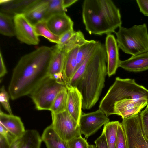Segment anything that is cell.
Returning <instances> with one entry per match:
<instances>
[{"instance_id":"cell-1","label":"cell","mask_w":148,"mask_h":148,"mask_svg":"<svg viewBox=\"0 0 148 148\" xmlns=\"http://www.w3.org/2000/svg\"><path fill=\"white\" fill-rule=\"evenodd\" d=\"M53 48L41 46L21 57L13 71L8 87L13 100L30 94L48 75Z\"/></svg>"},{"instance_id":"cell-10","label":"cell","mask_w":148,"mask_h":148,"mask_svg":"<svg viewBox=\"0 0 148 148\" xmlns=\"http://www.w3.org/2000/svg\"><path fill=\"white\" fill-rule=\"evenodd\" d=\"M16 35L20 42L29 45H36L40 40L34 25L25 18L23 14L14 16Z\"/></svg>"},{"instance_id":"cell-12","label":"cell","mask_w":148,"mask_h":148,"mask_svg":"<svg viewBox=\"0 0 148 148\" xmlns=\"http://www.w3.org/2000/svg\"><path fill=\"white\" fill-rule=\"evenodd\" d=\"M105 47L107 58V73L109 77L115 74L119 67V47L114 36L107 35L105 40Z\"/></svg>"},{"instance_id":"cell-5","label":"cell","mask_w":148,"mask_h":148,"mask_svg":"<svg viewBox=\"0 0 148 148\" xmlns=\"http://www.w3.org/2000/svg\"><path fill=\"white\" fill-rule=\"evenodd\" d=\"M119 48L132 56L148 52V32L147 25H134L127 28L121 26L115 32Z\"/></svg>"},{"instance_id":"cell-28","label":"cell","mask_w":148,"mask_h":148,"mask_svg":"<svg viewBox=\"0 0 148 148\" xmlns=\"http://www.w3.org/2000/svg\"><path fill=\"white\" fill-rule=\"evenodd\" d=\"M99 41L93 40L79 47L77 56V69L84 62Z\"/></svg>"},{"instance_id":"cell-2","label":"cell","mask_w":148,"mask_h":148,"mask_svg":"<svg viewBox=\"0 0 148 148\" xmlns=\"http://www.w3.org/2000/svg\"><path fill=\"white\" fill-rule=\"evenodd\" d=\"M105 45L99 42L93 50L85 71L75 87L81 93L82 109H90L98 100L107 73Z\"/></svg>"},{"instance_id":"cell-40","label":"cell","mask_w":148,"mask_h":148,"mask_svg":"<svg viewBox=\"0 0 148 148\" xmlns=\"http://www.w3.org/2000/svg\"><path fill=\"white\" fill-rule=\"evenodd\" d=\"M78 1V0H63V7L66 9L67 8L70 6Z\"/></svg>"},{"instance_id":"cell-14","label":"cell","mask_w":148,"mask_h":148,"mask_svg":"<svg viewBox=\"0 0 148 148\" xmlns=\"http://www.w3.org/2000/svg\"><path fill=\"white\" fill-rule=\"evenodd\" d=\"M66 87L68 93L66 110L79 126L80 119L82 112V95L76 87L68 85Z\"/></svg>"},{"instance_id":"cell-39","label":"cell","mask_w":148,"mask_h":148,"mask_svg":"<svg viewBox=\"0 0 148 148\" xmlns=\"http://www.w3.org/2000/svg\"><path fill=\"white\" fill-rule=\"evenodd\" d=\"M0 148H10V145L5 138L0 134Z\"/></svg>"},{"instance_id":"cell-16","label":"cell","mask_w":148,"mask_h":148,"mask_svg":"<svg viewBox=\"0 0 148 148\" xmlns=\"http://www.w3.org/2000/svg\"><path fill=\"white\" fill-rule=\"evenodd\" d=\"M119 67L127 71L139 72L148 69V52L135 56L123 61L120 60Z\"/></svg>"},{"instance_id":"cell-22","label":"cell","mask_w":148,"mask_h":148,"mask_svg":"<svg viewBox=\"0 0 148 148\" xmlns=\"http://www.w3.org/2000/svg\"><path fill=\"white\" fill-rule=\"evenodd\" d=\"M20 140V148H40L42 141L38 132L34 130H26Z\"/></svg>"},{"instance_id":"cell-25","label":"cell","mask_w":148,"mask_h":148,"mask_svg":"<svg viewBox=\"0 0 148 148\" xmlns=\"http://www.w3.org/2000/svg\"><path fill=\"white\" fill-rule=\"evenodd\" d=\"M68 99L67 89L65 87L58 94L51 106V113L56 114L66 110Z\"/></svg>"},{"instance_id":"cell-13","label":"cell","mask_w":148,"mask_h":148,"mask_svg":"<svg viewBox=\"0 0 148 148\" xmlns=\"http://www.w3.org/2000/svg\"><path fill=\"white\" fill-rule=\"evenodd\" d=\"M46 21L49 30L57 36H60L66 32L74 30L73 22L66 12L54 14Z\"/></svg>"},{"instance_id":"cell-30","label":"cell","mask_w":148,"mask_h":148,"mask_svg":"<svg viewBox=\"0 0 148 148\" xmlns=\"http://www.w3.org/2000/svg\"><path fill=\"white\" fill-rule=\"evenodd\" d=\"M95 48L84 62L78 67L74 73L70 81V85H71L75 87L78 82L82 76L85 71L88 62Z\"/></svg>"},{"instance_id":"cell-37","label":"cell","mask_w":148,"mask_h":148,"mask_svg":"<svg viewBox=\"0 0 148 148\" xmlns=\"http://www.w3.org/2000/svg\"><path fill=\"white\" fill-rule=\"evenodd\" d=\"M140 12L148 16V0H136Z\"/></svg>"},{"instance_id":"cell-24","label":"cell","mask_w":148,"mask_h":148,"mask_svg":"<svg viewBox=\"0 0 148 148\" xmlns=\"http://www.w3.org/2000/svg\"><path fill=\"white\" fill-rule=\"evenodd\" d=\"M118 121H109L104 125V132L108 148H115L116 142Z\"/></svg>"},{"instance_id":"cell-32","label":"cell","mask_w":148,"mask_h":148,"mask_svg":"<svg viewBox=\"0 0 148 148\" xmlns=\"http://www.w3.org/2000/svg\"><path fill=\"white\" fill-rule=\"evenodd\" d=\"M0 101L2 106L10 114H13L9 102V95L3 86L0 88Z\"/></svg>"},{"instance_id":"cell-21","label":"cell","mask_w":148,"mask_h":148,"mask_svg":"<svg viewBox=\"0 0 148 148\" xmlns=\"http://www.w3.org/2000/svg\"><path fill=\"white\" fill-rule=\"evenodd\" d=\"M53 52L50 60L48 69V75L52 76L63 73L64 60L66 52L58 50L53 47Z\"/></svg>"},{"instance_id":"cell-20","label":"cell","mask_w":148,"mask_h":148,"mask_svg":"<svg viewBox=\"0 0 148 148\" xmlns=\"http://www.w3.org/2000/svg\"><path fill=\"white\" fill-rule=\"evenodd\" d=\"M41 137L47 148H69L67 142L57 135L51 125L45 129Z\"/></svg>"},{"instance_id":"cell-11","label":"cell","mask_w":148,"mask_h":148,"mask_svg":"<svg viewBox=\"0 0 148 148\" xmlns=\"http://www.w3.org/2000/svg\"><path fill=\"white\" fill-rule=\"evenodd\" d=\"M148 103V100L144 98L120 101L114 105V114L121 116L122 119L127 118L140 113Z\"/></svg>"},{"instance_id":"cell-42","label":"cell","mask_w":148,"mask_h":148,"mask_svg":"<svg viewBox=\"0 0 148 148\" xmlns=\"http://www.w3.org/2000/svg\"><path fill=\"white\" fill-rule=\"evenodd\" d=\"M88 148H97L95 145H89Z\"/></svg>"},{"instance_id":"cell-15","label":"cell","mask_w":148,"mask_h":148,"mask_svg":"<svg viewBox=\"0 0 148 148\" xmlns=\"http://www.w3.org/2000/svg\"><path fill=\"white\" fill-rule=\"evenodd\" d=\"M37 0H1L0 12L14 16L23 14Z\"/></svg>"},{"instance_id":"cell-9","label":"cell","mask_w":148,"mask_h":148,"mask_svg":"<svg viewBox=\"0 0 148 148\" xmlns=\"http://www.w3.org/2000/svg\"><path fill=\"white\" fill-rule=\"evenodd\" d=\"M109 119L100 109L87 113L82 112L79 123L81 134L88 138L109 122Z\"/></svg>"},{"instance_id":"cell-43","label":"cell","mask_w":148,"mask_h":148,"mask_svg":"<svg viewBox=\"0 0 148 148\" xmlns=\"http://www.w3.org/2000/svg\"><path fill=\"white\" fill-rule=\"evenodd\" d=\"M146 108H147L148 109V103L147 104V106L146 107Z\"/></svg>"},{"instance_id":"cell-38","label":"cell","mask_w":148,"mask_h":148,"mask_svg":"<svg viewBox=\"0 0 148 148\" xmlns=\"http://www.w3.org/2000/svg\"><path fill=\"white\" fill-rule=\"evenodd\" d=\"M7 73V69L4 62L1 51L0 52V77H3Z\"/></svg>"},{"instance_id":"cell-6","label":"cell","mask_w":148,"mask_h":148,"mask_svg":"<svg viewBox=\"0 0 148 148\" xmlns=\"http://www.w3.org/2000/svg\"><path fill=\"white\" fill-rule=\"evenodd\" d=\"M65 87L63 81L48 75L30 95L37 109L50 110L56 97Z\"/></svg>"},{"instance_id":"cell-35","label":"cell","mask_w":148,"mask_h":148,"mask_svg":"<svg viewBox=\"0 0 148 148\" xmlns=\"http://www.w3.org/2000/svg\"><path fill=\"white\" fill-rule=\"evenodd\" d=\"M0 135H2L10 145L16 139V138L0 123Z\"/></svg>"},{"instance_id":"cell-7","label":"cell","mask_w":148,"mask_h":148,"mask_svg":"<svg viewBox=\"0 0 148 148\" xmlns=\"http://www.w3.org/2000/svg\"><path fill=\"white\" fill-rule=\"evenodd\" d=\"M121 123L127 148H148V140L142 130L140 113L123 119Z\"/></svg>"},{"instance_id":"cell-29","label":"cell","mask_w":148,"mask_h":148,"mask_svg":"<svg viewBox=\"0 0 148 148\" xmlns=\"http://www.w3.org/2000/svg\"><path fill=\"white\" fill-rule=\"evenodd\" d=\"M65 10L63 6V0H49L45 20H46L54 14L65 12Z\"/></svg>"},{"instance_id":"cell-8","label":"cell","mask_w":148,"mask_h":148,"mask_svg":"<svg viewBox=\"0 0 148 148\" xmlns=\"http://www.w3.org/2000/svg\"><path fill=\"white\" fill-rule=\"evenodd\" d=\"M51 114V125L56 133L63 140L68 142L75 137L81 136L79 126L66 110Z\"/></svg>"},{"instance_id":"cell-27","label":"cell","mask_w":148,"mask_h":148,"mask_svg":"<svg viewBox=\"0 0 148 148\" xmlns=\"http://www.w3.org/2000/svg\"><path fill=\"white\" fill-rule=\"evenodd\" d=\"M37 35L42 36L51 42L57 44L59 41L60 36L53 33L47 26L46 21L42 20L34 25Z\"/></svg>"},{"instance_id":"cell-34","label":"cell","mask_w":148,"mask_h":148,"mask_svg":"<svg viewBox=\"0 0 148 148\" xmlns=\"http://www.w3.org/2000/svg\"><path fill=\"white\" fill-rule=\"evenodd\" d=\"M141 125L144 134L148 140V110L146 108L140 112Z\"/></svg>"},{"instance_id":"cell-17","label":"cell","mask_w":148,"mask_h":148,"mask_svg":"<svg viewBox=\"0 0 148 148\" xmlns=\"http://www.w3.org/2000/svg\"><path fill=\"white\" fill-rule=\"evenodd\" d=\"M0 123L13 134L17 138H20L25 130L21 118L13 114H6L0 110Z\"/></svg>"},{"instance_id":"cell-4","label":"cell","mask_w":148,"mask_h":148,"mask_svg":"<svg viewBox=\"0 0 148 148\" xmlns=\"http://www.w3.org/2000/svg\"><path fill=\"white\" fill-rule=\"evenodd\" d=\"M142 98L148 100V90L136 83L134 79L117 77L100 102L99 109L108 117L114 114L116 102L125 99Z\"/></svg>"},{"instance_id":"cell-26","label":"cell","mask_w":148,"mask_h":148,"mask_svg":"<svg viewBox=\"0 0 148 148\" xmlns=\"http://www.w3.org/2000/svg\"><path fill=\"white\" fill-rule=\"evenodd\" d=\"M90 40L85 38L83 34L80 30L74 31L61 50L67 52L76 47H81L89 42Z\"/></svg>"},{"instance_id":"cell-23","label":"cell","mask_w":148,"mask_h":148,"mask_svg":"<svg viewBox=\"0 0 148 148\" xmlns=\"http://www.w3.org/2000/svg\"><path fill=\"white\" fill-rule=\"evenodd\" d=\"M0 33L2 35L8 36H15L13 16L0 12Z\"/></svg>"},{"instance_id":"cell-31","label":"cell","mask_w":148,"mask_h":148,"mask_svg":"<svg viewBox=\"0 0 148 148\" xmlns=\"http://www.w3.org/2000/svg\"><path fill=\"white\" fill-rule=\"evenodd\" d=\"M67 143L69 148H88L89 145L82 136L74 138Z\"/></svg>"},{"instance_id":"cell-19","label":"cell","mask_w":148,"mask_h":148,"mask_svg":"<svg viewBox=\"0 0 148 148\" xmlns=\"http://www.w3.org/2000/svg\"><path fill=\"white\" fill-rule=\"evenodd\" d=\"M79 47L66 52L63 71V81L65 86L70 85V80L77 69V56Z\"/></svg>"},{"instance_id":"cell-18","label":"cell","mask_w":148,"mask_h":148,"mask_svg":"<svg viewBox=\"0 0 148 148\" xmlns=\"http://www.w3.org/2000/svg\"><path fill=\"white\" fill-rule=\"evenodd\" d=\"M49 0H37L23 14L33 25L45 20Z\"/></svg>"},{"instance_id":"cell-41","label":"cell","mask_w":148,"mask_h":148,"mask_svg":"<svg viewBox=\"0 0 148 148\" xmlns=\"http://www.w3.org/2000/svg\"><path fill=\"white\" fill-rule=\"evenodd\" d=\"M20 138L16 139L10 145V148H20Z\"/></svg>"},{"instance_id":"cell-33","label":"cell","mask_w":148,"mask_h":148,"mask_svg":"<svg viewBox=\"0 0 148 148\" xmlns=\"http://www.w3.org/2000/svg\"><path fill=\"white\" fill-rule=\"evenodd\" d=\"M115 148H127L125 133L120 123L118 127L117 140Z\"/></svg>"},{"instance_id":"cell-3","label":"cell","mask_w":148,"mask_h":148,"mask_svg":"<svg viewBox=\"0 0 148 148\" xmlns=\"http://www.w3.org/2000/svg\"><path fill=\"white\" fill-rule=\"evenodd\" d=\"M82 16L86 31L90 34L107 35L121 26L119 9L111 0H85Z\"/></svg>"},{"instance_id":"cell-36","label":"cell","mask_w":148,"mask_h":148,"mask_svg":"<svg viewBox=\"0 0 148 148\" xmlns=\"http://www.w3.org/2000/svg\"><path fill=\"white\" fill-rule=\"evenodd\" d=\"M97 148H108L105 135L102 131L101 135L94 141Z\"/></svg>"}]
</instances>
